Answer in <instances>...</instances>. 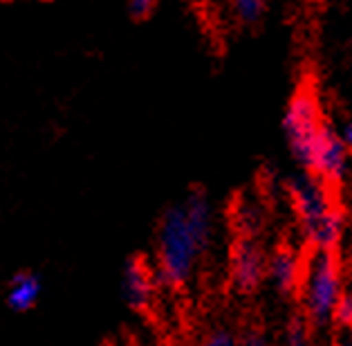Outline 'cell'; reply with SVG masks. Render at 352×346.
I'll return each mask as SVG.
<instances>
[{"instance_id": "6da1fadb", "label": "cell", "mask_w": 352, "mask_h": 346, "mask_svg": "<svg viewBox=\"0 0 352 346\" xmlns=\"http://www.w3.org/2000/svg\"><path fill=\"white\" fill-rule=\"evenodd\" d=\"M182 203H175L164 210L157 223L155 234V274L160 285L166 288H184L193 279L195 267L202 258Z\"/></svg>"}, {"instance_id": "7a4b0ae2", "label": "cell", "mask_w": 352, "mask_h": 346, "mask_svg": "<svg viewBox=\"0 0 352 346\" xmlns=\"http://www.w3.org/2000/svg\"><path fill=\"white\" fill-rule=\"evenodd\" d=\"M343 295L341 261L337 252H312L305 263L300 299L303 317L316 333H328L334 326V310Z\"/></svg>"}, {"instance_id": "3957f363", "label": "cell", "mask_w": 352, "mask_h": 346, "mask_svg": "<svg viewBox=\"0 0 352 346\" xmlns=\"http://www.w3.org/2000/svg\"><path fill=\"white\" fill-rule=\"evenodd\" d=\"M321 119V106L312 88H298L285 108V117H283V131H285V140L289 146V153L300 164V169L307 171L312 162V151L323 128Z\"/></svg>"}, {"instance_id": "277c9868", "label": "cell", "mask_w": 352, "mask_h": 346, "mask_svg": "<svg viewBox=\"0 0 352 346\" xmlns=\"http://www.w3.org/2000/svg\"><path fill=\"white\" fill-rule=\"evenodd\" d=\"M285 189L292 210H294L296 221L300 225V232H303V238L310 241L339 205L332 201L330 187L323 180L312 176L310 171H300L289 176Z\"/></svg>"}, {"instance_id": "5b68a950", "label": "cell", "mask_w": 352, "mask_h": 346, "mask_svg": "<svg viewBox=\"0 0 352 346\" xmlns=\"http://www.w3.org/2000/svg\"><path fill=\"white\" fill-rule=\"evenodd\" d=\"M231 285L238 295H256L263 281L267 279V254L261 243L252 236H238L231 247L229 261Z\"/></svg>"}, {"instance_id": "8992f818", "label": "cell", "mask_w": 352, "mask_h": 346, "mask_svg": "<svg viewBox=\"0 0 352 346\" xmlns=\"http://www.w3.org/2000/svg\"><path fill=\"white\" fill-rule=\"evenodd\" d=\"M350 162H352V151L341 140V133H337L332 124L325 122L319 137H316L312 162L307 171L319 180H323L328 187H332V185H341L348 178Z\"/></svg>"}, {"instance_id": "52a82bcc", "label": "cell", "mask_w": 352, "mask_h": 346, "mask_svg": "<svg viewBox=\"0 0 352 346\" xmlns=\"http://www.w3.org/2000/svg\"><path fill=\"white\" fill-rule=\"evenodd\" d=\"M157 274L155 267L148 263V258H144L140 254H133L124 263L122 272V295L128 308L135 313H148L153 308L157 292Z\"/></svg>"}, {"instance_id": "ba28073f", "label": "cell", "mask_w": 352, "mask_h": 346, "mask_svg": "<svg viewBox=\"0 0 352 346\" xmlns=\"http://www.w3.org/2000/svg\"><path fill=\"white\" fill-rule=\"evenodd\" d=\"M303 274L305 263L289 245H280L267 256V279L280 297H294L303 285Z\"/></svg>"}, {"instance_id": "9c48e42d", "label": "cell", "mask_w": 352, "mask_h": 346, "mask_svg": "<svg viewBox=\"0 0 352 346\" xmlns=\"http://www.w3.org/2000/svg\"><path fill=\"white\" fill-rule=\"evenodd\" d=\"M182 205H184V212H186L188 227H191L200 250L207 254V250L213 243V205H211V198L204 189L195 187L186 194Z\"/></svg>"}, {"instance_id": "30bf717a", "label": "cell", "mask_w": 352, "mask_h": 346, "mask_svg": "<svg viewBox=\"0 0 352 346\" xmlns=\"http://www.w3.org/2000/svg\"><path fill=\"white\" fill-rule=\"evenodd\" d=\"M43 295V279L34 270H19L7 283L5 301L14 313H28Z\"/></svg>"}, {"instance_id": "8fae6325", "label": "cell", "mask_w": 352, "mask_h": 346, "mask_svg": "<svg viewBox=\"0 0 352 346\" xmlns=\"http://www.w3.org/2000/svg\"><path fill=\"white\" fill-rule=\"evenodd\" d=\"M285 344L287 346H314L312 328L303 315H292L285 326Z\"/></svg>"}, {"instance_id": "7c38bea8", "label": "cell", "mask_w": 352, "mask_h": 346, "mask_svg": "<svg viewBox=\"0 0 352 346\" xmlns=\"http://www.w3.org/2000/svg\"><path fill=\"white\" fill-rule=\"evenodd\" d=\"M231 5H234V12L240 23L254 25L263 19L267 0H231Z\"/></svg>"}, {"instance_id": "4fadbf2b", "label": "cell", "mask_w": 352, "mask_h": 346, "mask_svg": "<svg viewBox=\"0 0 352 346\" xmlns=\"http://www.w3.org/2000/svg\"><path fill=\"white\" fill-rule=\"evenodd\" d=\"M238 337L229 326H213L204 335L202 346H238Z\"/></svg>"}, {"instance_id": "5bb4252c", "label": "cell", "mask_w": 352, "mask_h": 346, "mask_svg": "<svg viewBox=\"0 0 352 346\" xmlns=\"http://www.w3.org/2000/svg\"><path fill=\"white\" fill-rule=\"evenodd\" d=\"M334 326L352 331V290H343L337 310H334Z\"/></svg>"}, {"instance_id": "9a60e30c", "label": "cell", "mask_w": 352, "mask_h": 346, "mask_svg": "<svg viewBox=\"0 0 352 346\" xmlns=\"http://www.w3.org/2000/svg\"><path fill=\"white\" fill-rule=\"evenodd\" d=\"M238 346H272L261 328H247V331L238 337Z\"/></svg>"}, {"instance_id": "2e32d148", "label": "cell", "mask_w": 352, "mask_h": 346, "mask_svg": "<svg viewBox=\"0 0 352 346\" xmlns=\"http://www.w3.org/2000/svg\"><path fill=\"white\" fill-rule=\"evenodd\" d=\"M157 0H131V14L135 19H148Z\"/></svg>"}, {"instance_id": "e0dca14e", "label": "cell", "mask_w": 352, "mask_h": 346, "mask_svg": "<svg viewBox=\"0 0 352 346\" xmlns=\"http://www.w3.org/2000/svg\"><path fill=\"white\" fill-rule=\"evenodd\" d=\"M341 140L346 142V146L352 151V122H348L346 126H343V131H341Z\"/></svg>"}]
</instances>
